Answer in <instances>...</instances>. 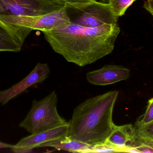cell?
<instances>
[{"mask_svg":"<svg viewBox=\"0 0 153 153\" xmlns=\"http://www.w3.org/2000/svg\"><path fill=\"white\" fill-rule=\"evenodd\" d=\"M65 3V5H74L86 3L98 0H62Z\"/></svg>","mask_w":153,"mask_h":153,"instance_id":"obj_17","label":"cell"},{"mask_svg":"<svg viewBox=\"0 0 153 153\" xmlns=\"http://www.w3.org/2000/svg\"><path fill=\"white\" fill-rule=\"evenodd\" d=\"M137 140L140 143L153 144V120L144 125H135Z\"/></svg>","mask_w":153,"mask_h":153,"instance_id":"obj_12","label":"cell"},{"mask_svg":"<svg viewBox=\"0 0 153 153\" xmlns=\"http://www.w3.org/2000/svg\"><path fill=\"white\" fill-rule=\"evenodd\" d=\"M57 101L55 91L41 100L33 101L31 109L19 126L34 134L68 124L57 112Z\"/></svg>","mask_w":153,"mask_h":153,"instance_id":"obj_3","label":"cell"},{"mask_svg":"<svg viewBox=\"0 0 153 153\" xmlns=\"http://www.w3.org/2000/svg\"><path fill=\"white\" fill-rule=\"evenodd\" d=\"M130 70L121 65H106L86 74L88 82L95 85L105 86L113 84L129 78Z\"/></svg>","mask_w":153,"mask_h":153,"instance_id":"obj_8","label":"cell"},{"mask_svg":"<svg viewBox=\"0 0 153 153\" xmlns=\"http://www.w3.org/2000/svg\"><path fill=\"white\" fill-rule=\"evenodd\" d=\"M14 147V145H12L0 142V149L2 148H10V149H12Z\"/></svg>","mask_w":153,"mask_h":153,"instance_id":"obj_19","label":"cell"},{"mask_svg":"<svg viewBox=\"0 0 153 153\" xmlns=\"http://www.w3.org/2000/svg\"><path fill=\"white\" fill-rule=\"evenodd\" d=\"M118 152L115 148H112L106 143L92 146L88 153H113Z\"/></svg>","mask_w":153,"mask_h":153,"instance_id":"obj_15","label":"cell"},{"mask_svg":"<svg viewBox=\"0 0 153 153\" xmlns=\"http://www.w3.org/2000/svg\"><path fill=\"white\" fill-rule=\"evenodd\" d=\"M50 73L46 63H38L32 72L22 81L9 89L0 92V104L5 105L26 91L29 88L45 81Z\"/></svg>","mask_w":153,"mask_h":153,"instance_id":"obj_7","label":"cell"},{"mask_svg":"<svg viewBox=\"0 0 153 153\" xmlns=\"http://www.w3.org/2000/svg\"><path fill=\"white\" fill-rule=\"evenodd\" d=\"M138 153H153V144L140 143V144L134 147Z\"/></svg>","mask_w":153,"mask_h":153,"instance_id":"obj_16","label":"cell"},{"mask_svg":"<svg viewBox=\"0 0 153 153\" xmlns=\"http://www.w3.org/2000/svg\"><path fill=\"white\" fill-rule=\"evenodd\" d=\"M92 146L66 137L65 139L42 144L40 147H50L72 152L88 153Z\"/></svg>","mask_w":153,"mask_h":153,"instance_id":"obj_11","label":"cell"},{"mask_svg":"<svg viewBox=\"0 0 153 153\" xmlns=\"http://www.w3.org/2000/svg\"><path fill=\"white\" fill-rule=\"evenodd\" d=\"M143 7L153 16V0H145L144 3Z\"/></svg>","mask_w":153,"mask_h":153,"instance_id":"obj_18","label":"cell"},{"mask_svg":"<svg viewBox=\"0 0 153 153\" xmlns=\"http://www.w3.org/2000/svg\"><path fill=\"white\" fill-rule=\"evenodd\" d=\"M120 31L117 23L88 28L70 22L43 32L55 52L82 67L111 54Z\"/></svg>","mask_w":153,"mask_h":153,"instance_id":"obj_1","label":"cell"},{"mask_svg":"<svg viewBox=\"0 0 153 153\" xmlns=\"http://www.w3.org/2000/svg\"><path fill=\"white\" fill-rule=\"evenodd\" d=\"M136 0H111L109 3L112 12L117 17L125 14L128 8Z\"/></svg>","mask_w":153,"mask_h":153,"instance_id":"obj_13","label":"cell"},{"mask_svg":"<svg viewBox=\"0 0 153 153\" xmlns=\"http://www.w3.org/2000/svg\"><path fill=\"white\" fill-rule=\"evenodd\" d=\"M118 94L108 92L76 107L68 122L67 137L91 146L105 143L115 125L112 114Z\"/></svg>","mask_w":153,"mask_h":153,"instance_id":"obj_2","label":"cell"},{"mask_svg":"<svg viewBox=\"0 0 153 153\" xmlns=\"http://www.w3.org/2000/svg\"><path fill=\"white\" fill-rule=\"evenodd\" d=\"M153 120V98L148 101L147 108L142 118L137 122L136 125H144Z\"/></svg>","mask_w":153,"mask_h":153,"instance_id":"obj_14","label":"cell"},{"mask_svg":"<svg viewBox=\"0 0 153 153\" xmlns=\"http://www.w3.org/2000/svg\"><path fill=\"white\" fill-rule=\"evenodd\" d=\"M105 143L117 149L118 152H125L128 148L137 147L140 144L137 137L135 127L130 124L122 126L115 125Z\"/></svg>","mask_w":153,"mask_h":153,"instance_id":"obj_9","label":"cell"},{"mask_svg":"<svg viewBox=\"0 0 153 153\" xmlns=\"http://www.w3.org/2000/svg\"><path fill=\"white\" fill-rule=\"evenodd\" d=\"M65 6L62 0H0V16H39Z\"/></svg>","mask_w":153,"mask_h":153,"instance_id":"obj_5","label":"cell"},{"mask_svg":"<svg viewBox=\"0 0 153 153\" xmlns=\"http://www.w3.org/2000/svg\"><path fill=\"white\" fill-rule=\"evenodd\" d=\"M71 22L83 27L96 28L117 24L118 18L109 4L99 1L74 5H65Z\"/></svg>","mask_w":153,"mask_h":153,"instance_id":"obj_4","label":"cell"},{"mask_svg":"<svg viewBox=\"0 0 153 153\" xmlns=\"http://www.w3.org/2000/svg\"><path fill=\"white\" fill-rule=\"evenodd\" d=\"M23 44L10 28L0 22V52H19Z\"/></svg>","mask_w":153,"mask_h":153,"instance_id":"obj_10","label":"cell"},{"mask_svg":"<svg viewBox=\"0 0 153 153\" xmlns=\"http://www.w3.org/2000/svg\"><path fill=\"white\" fill-rule=\"evenodd\" d=\"M69 124L60 126L24 137L11 149L13 152L28 153L42 144L66 138L68 135Z\"/></svg>","mask_w":153,"mask_h":153,"instance_id":"obj_6","label":"cell"},{"mask_svg":"<svg viewBox=\"0 0 153 153\" xmlns=\"http://www.w3.org/2000/svg\"><path fill=\"white\" fill-rule=\"evenodd\" d=\"M111 0H98L99 1L101 2L104 3L109 4Z\"/></svg>","mask_w":153,"mask_h":153,"instance_id":"obj_20","label":"cell"}]
</instances>
